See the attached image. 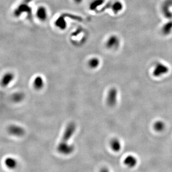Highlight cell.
I'll use <instances>...</instances> for the list:
<instances>
[{
  "instance_id": "cell-3",
  "label": "cell",
  "mask_w": 172,
  "mask_h": 172,
  "mask_svg": "<svg viewBox=\"0 0 172 172\" xmlns=\"http://www.w3.org/2000/svg\"><path fill=\"white\" fill-rule=\"evenodd\" d=\"M118 90L116 88H112L108 92L107 103L109 107H114L117 102Z\"/></svg>"
},
{
  "instance_id": "cell-9",
  "label": "cell",
  "mask_w": 172,
  "mask_h": 172,
  "mask_svg": "<svg viewBox=\"0 0 172 172\" xmlns=\"http://www.w3.org/2000/svg\"><path fill=\"white\" fill-rule=\"evenodd\" d=\"M119 38L116 35H112L109 37L107 41L106 46L108 48H114L118 46L119 43Z\"/></svg>"
},
{
  "instance_id": "cell-15",
  "label": "cell",
  "mask_w": 172,
  "mask_h": 172,
  "mask_svg": "<svg viewBox=\"0 0 172 172\" xmlns=\"http://www.w3.org/2000/svg\"><path fill=\"white\" fill-rule=\"evenodd\" d=\"M88 64L90 68L92 69H97L100 65V60L98 57H93L89 59Z\"/></svg>"
},
{
  "instance_id": "cell-8",
  "label": "cell",
  "mask_w": 172,
  "mask_h": 172,
  "mask_svg": "<svg viewBox=\"0 0 172 172\" xmlns=\"http://www.w3.org/2000/svg\"><path fill=\"white\" fill-rule=\"evenodd\" d=\"M14 78V75L11 72H7L3 75L1 80L2 87H6L12 82Z\"/></svg>"
},
{
  "instance_id": "cell-19",
  "label": "cell",
  "mask_w": 172,
  "mask_h": 172,
  "mask_svg": "<svg viewBox=\"0 0 172 172\" xmlns=\"http://www.w3.org/2000/svg\"><path fill=\"white\" fill-rule=\"evenodd\" d=\"M172 29V22L168 23L164 25L162 28V31L164 34H169L171 32V30Z\"/></svg>"
},
{
  "instance_id": "cell-12",
  "label": "cell",
  "mask_w": 172,
  "mask_h": 172,
  "mask_svg": "<svg viewBox=\"0 0 172 172\" xmlns=\"http://www.w3.org/2000/svg\"><path fill=\"white\" fill-rule=\"evenodd\" d=\"M44 84L43 78L40 76L35 77L33 81V86L37 90H41L44 86Z\"/></svg>"
},
{
  "instance_id": "cell-18",
  "label": "cell",
  "mask_w": 172,
  "mask_h": 172,
  "mask_svg": "<svg viewBox=\"0 0 172 172\" xmlns=\"http://www.w3.org/2000/svg\"><path fill=\"white\" fill-rule=\"evenodd\" d=\"M111 5V8L112 9V11L115 13H117L118 12H119L122 8V3H120L119 1H116V2L114 3V4Z\"/></svg>"
},
{
  "instance_id": "cell-10",
  "label": "cell",
  "mask_w": 172,
  "mask_h": 172,
  "mask_svg": "<svg viewBox=\"0 0 172 172\" xmlns=\"http://www.w3.org/2000/svg\"><path fill=\"white\" fill-rule=\"evenodd\" d=\"M123 162L124 164L127 167L132 168L135 167L138 161H137V158L133 155H129L125 158Z\"/></svg>"
},
{
  "instance_id": "cell-11",
  "label": "cell",
  "mask_w": 172,
  "mask_h": 172,
  "mask_svg": "<svg viewBox=\"0 0 172 172\" xmlns=\"http://www.w3.org/2000/svg\"><path fill=\"white\" fill-rule=\"evenodd\" d=\"M110 146L112 151L115 152H118L121 150L122 144L120 141L117 138L112 139L110 141Z\"/></svg>"
},
{
  "instance_id": "cell-16",
  "label": "cell",
  "mask_w": 172,
  "mask_h": 172,
  "mask_svg": "<svg viewBox=\"0 0 172 172\" xmlns=\"http://www.w3.org/2000/svg\"><path fill=\"white\" fill-rule=\"evenodd\" d=\"M24 94L22 92H17L14 93L12 96L11 99L13 101L16 103L20 102L23 101L24 98Z\"/></svg>"
},
{
  "instance_id": "cell-14",
  "label": "cell",
  "mask_w": 172,
  "mask_h": 172,
  "mask_svg": "<svg viewBox=\"0 0 172 172\" xmlns=\"http://www.w3.org/2000/svg\"><path fill=\"white\" fill-rule=\"evenodd\" d=\"M105 0H93L90 3L89 9L91 11H94L97 9L98 7L103 4Z\"/></svg>"
},
{
  "instance_id": "cell-5",
  "label": "cell",
  "mask_w": 172,
  "mask_h": 172,
  "mask_svg": "<svg viewBox=\"0 0 172 172\" xmlns=\"http://www.w3.org/2000/svg\"><path fill=\"white\" fill-rule=\"evenodd\" d=\"M7 131L9 134L16 137H22L25 134V133L24 128L14 124L11 125L9 126Z\"/></svg>"
},
{
  "instance_id": "cell-20",
  "label": "cell",
  "mask_w": 172,
  "mask_h": 172,
  "mask_svg": "<svg viewBox=\"0 0 172 172\" xmlns=\"http://www.w3.org/2000/svg\"><path fill=\"white\" fill-rule=\"evenodd\" d=\"M72 1L76 4H80L82 3L84 0H72Z\"/></svg>"
},
{
  "instance_id": "cell-13",
  "label": "cell",
  "mask_w": 172,
  "mask_h": 172,
  "mask_svg": "<svg viewBox=\"0 0 172 172\" xmlns=\"http://www.w3.org/2000/svg\"><path fill=\"white\" fill-rule=\"evenodd\" d=\"M4 164L9 169H14L17 167V162L16 160L12 157H7L4 160Z\"/></svg>"
},
{
  "instance_id": "cell-17",
  "label": "cell",
  "mask_w": 172,
  "mask_h": 172,
  "mask_svg": "<svg viewBox=\"0 0 172 172\" xmlns=\"http://www.w3.org/2000/svg\"><path fill=\"white\" fill-rule=\"evenodd\" d=\"M165 124L162 120H157L154 123V129L157 132H162L165 130Z\"/></svg>"
},
{
  "instance_id": "cell-7",
  "label": "cell",
  "mask_w": 172,
  "mask_h": 172,
  "mask_svg": "<svg viewBox=\"0 0 172 172\" xmlns=\"http://www.w3.org/2000/svg\"><path fill=\"white\" fill-rule=\"evenodd\" d=\"M66 18L64 14H62L56 20L54 24L56 28L62 31L66 29L67 28V24Z\"/></svg>"
},
{
  "instance_id": "cell-4",
  "label": "cell",
  "mask_w": 172,
  "mask_h": 172,
  "mask_svg": "<svg viewBox=\"0 0 172 172\" xmlns=\"http://www.w3.org/2000/svg\"><path fill=\"white\" fill-rule=\"evenodd\" d=\"M169 70V67L161 63H157L153 70V74L154 77H159L168 73Z\"/></svg>"
},
{
  "instance_id": "cell-2",
  "label": "cell",
  "mask_w": 172,
  "mask_h": 172,
  "mask_svg": "<svg viewBox=\"0 0 172 172\" xmlns=\"http://www.w3.org/2000/svg\"><path fill=\"white\" fill-rule=\"evenodd\" d=\"M31 0H24L22 3L20 4L14 9V15L16 18L21 17L22 14H26L29 19H32V9L29 5V3Z\"/></svg>"
},
{
  "instance_id": "cell-1",
  "label": "cell",
  "mask_w": 172,
  "mask_h": 172,
  "mask_svg": "<svg viewBox=\"0 0 172 172\" xmlns=\"http://www.w3.org/2000/svg\"><path fill=\"white\" fill-rule=\"evenodd\" d=\"M76 125L74 122H71L67 125L63 133L62 139L57 147V151L63 155H70L74 151L75 147L73 144L69 143L76 130Z\"/></svg>"
},
{
  "instance_id": "cell-6",
  "label": "cell",
  "mask_w": 172,
  "mask_h": 172,
  "mask_svg": "<svg viewBox=\"0 0 172 172\" xmlns=\"http://www.w3.org/2000/svg\"><path fill=\"white\" fill-rule=\"evenodd\" d=\"M37 18L42 22L46 21L48 16V9L43 5L39 6L37 9L35 13Z\"/></svg>"
}]
</instances>
